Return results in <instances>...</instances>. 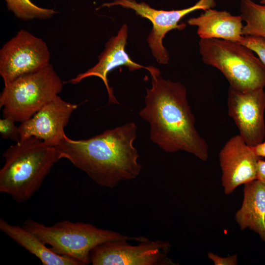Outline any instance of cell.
<instances>
[{
    "mask_svg": "<svg viewBox=\"0 0 265 265\" xmlns=\"http://www.w3.org/2000/svg\"><path fill=\"white\" fill-rule=\"evenodd\" d=\"M148 71L151 87L146 89L145 105L139 115L149 124L151 141L166 153L185 151L207 160L209 148L195 127L186 87L165 80L153 66Z\"/></svg>",
    "mask_w": 265,
    "mask_h": 265,
    "instance_id": "obj_1",
    "label": "cell"
},
{
    "mask_svg": "<svg viewBox=\"0 0 265 265\" xmlns=\"http://www.w3.org/2000/svg\"><path fill=\"white\" fill-rule=\"evenodd\" d=\"M137 136V126L131 122L88 139L66 135L54 147L60 159L69 160L100 186L113 188L141 172L140 155L133 145Z\"/></svg>",
    "mask_w": 265,
    "mask_h": 265,
    "instance_id": "obj_2",
    "label": "cell"
},
{
    "mask_svg": "<svg viewBox=\"0 0 265 265\" xmlns=\"http://www.w3.org/2000/svg\"><path fill=\"white\" fill-rule=\"evenodd\" d=\"M2 157L0 192L9 195L17 203L29 200L60 159L54 146L35 137L10 145Z\"/></svg>",
    "mask_w": 265,
    "mask_h": 265,
    "instance_id": "obj_3",
    "label": "cell"
},
{
    "mask_svg": "<svg viewBox=\"0 0 265 265\" xmlns=\"http://www.w3.org/2000/svg\"><path fill=\"white\" fill-rule=\"evenodd\" d=\"M22 226L49 245L54 253L71 259L79 265L90 263L91 252L98 245L111 240L134 238L91 223L68 220L47 226L28 218Z\"/></svg>",
    "mask_w": 265,
    "mask_h": 265,
    "instance_id": "obj_4",
    "label": "cell"
},
{
    "mask_svg": "<svg viewBox=\"0 0 265 265\" xmlns=\"http://www.w3.org/2000/svg\"><path fill=\"white\" fill-rule=\"evenodd\" d=\"M199 47L203 62L219 70L230 87L240 91L265 87V65L247 47L215 38L200 39Z\"/></svg>",
    "mask_w": 265,
    "mask_h": 265,
    "instance_id": "obj_5",
    "label": "cell"
},
{
    "mask_svg": "<svg viewBox=\"0 0 265 265\" xmlns=\"http://www.w3.org/2000/svg\"><path fill=\"white\" fill-rule=\"evenodd\" d=\"M64 82L50 64L4 85L0 95L3 117L23 122L51 102L62 91Z\"/></svg>",
    "mask_w": 265,
    "mask_h": 265,
    "instance_id": "obj_6",
    "label": "cell"
},
{
    "mask_svg": "<svg viewBox=\"0 0 265 265\" xmlns=\"http://www.w3.org/2000/svg\"><path fill=\"white\" fill-rule=\"evenodd\" d=\"M129 239L108 241L95 247L91 252L93 265H173L168 256L171 248L167 241L151 240L138 237V243Z\"/></svg>",
    "mask_w": 265,
    "mask_h": 265,
    "instance_id": "obj_7",
    "label": "cell"
},
{
    "mask_svg": "<svg viewBox=\"0 0 265 265\" xmlns=\"http://www.w3.org/2000/svg\"><path fill=\"white\" fill-rule=\"evenodd\" d=\"M215 5V0H199L189 7L167 11L153 8L144 2H138L135 0H114L103 3L97 9L120 6L132 9L137 15L148 19L153 26L147 39L152 53L158 63L166 64L169 60V53L162 43L165 34L173 29H184L186 24L178 23L186 15L196 10L213 8Z\"/></svg>",
    "mask_w": 265,
    "mask_h": 265,
    "instance_id": "obj_8",
    "label": "cell"
},
{
    "mask_svg": "<svg viewBox=\"0 0 265 265\" xmlns=\"http://www.w3.org/2000/svg\"><path fill=\"white\" fill-rule=\"evenodd\" d=\"M50 52L42 39L21 29L0 50V75L4 85L49 65Z\"/></svg>",
    "mask_w": 265,
    "mask_h": 265,
    "instance_id": "obj_9",
    "label": "cell"
},
{
    "mask_svg": "<svg viewBox=\"0 0 265 265\" xmlns=\"http://www.w3.org/2000/svg\"><path fill=\"white\" fill-rule=\"evenodd\" d=\"M228 113L233 119L239 135L249 146L264 140L265 91L264 89L240 91L229 86Z\"/></svg>",
    "mask_w": 265,
    "mask_h": 265,
    "instance_id": "obj_10",
    "label": "cell"
},
{
    "mask_svg": "<svg viewBox=\"0 0 265 265\" xmlns=\"http://www.w3.org/2000/svg\"><path fill=\"white\" fill-rule=\"evenodd\" d=\"M78 106L57 95L29 119L21 123V140L35 137L55 146L66 135L64 128Z\"/></svg>",
    "mask_w": 265,
    "mask_h": 265,
    "instance_id": "obj_11",
    "label": "cell"
},
{
    "mask_svg": "<svg viewBox=\"0 0 265 265\" xmlns=\"http://www.w3.org/2000/svg\"><path fill=\"white\" fill-rule=\"evenodd\" d=\"M260 157L237 134L231 137L219 153L224 193L229 194L241 185L257 179Z\"/></svg>",
    "mask_w": 265,
    "mask_h": 265,
    "instance_id": "obj_12",
    "label": "cell"
},
{
    "mask_svg": "<svg viewBox=\"0 0 265 265\" xmlns=\"http://www.w3.org/2000/svg\"><path fill=\"white\" fill-rule=\"evenodd\" d=\"M128 26H122L115 36L111 37L105 45L103 51L98 57V62L85 72L79 74L76 77L66 82L73 84L80 83L84 79L97 77L103 81L108 95L109 104H118L110 87L107 75L114 69L124 66L130 71L145 68L148 70L149 66H144L132 60L125 51L128 37Z\"/></svg>",
    "mask_w": 265,
    "mask_h": 265,
    "instance_id": "obj_13",
    "label": "cell"
},
{
    "mask_svg": "<svg viewBox=\"0 0 265 265\" xmlns=\"http://www.w3.org/2000/svg\"><path fill=\"white\" fill-rule=\"evenodd\" d=\"M200 15L187 20L190 26L197 27L202 39H220L239 42L242 37L243 20L240 15H233L225 10L209 8Z\"/></svg>",
    "mask_w": 265,
    "mask_h": 265,
    "instance_id": "obj_14",
    "label": "cell"
},
{
    "mask_svg": "<svg viewBox=\"0 0 265 265\" xmlns=\"http://www.w3.org/2000/svg\"><path fill=\"white\" fill-rule=\"evenodd\" d=\"M235 220L241 230L249 228L265 241V185L259 180L244 184L243 202Z\"/></svg>",
    "mask_w": 265,
    "mask_h": 265,
    "instance_id": "obj_15",
    "label": "cell"
},
{
    "mask_svg": "<svg viewBox=\"0 0 265 265\" xmlns=\"http://www.w3.org/2000/svg\"><path fill=\"white\" fill-rule=\"evenodd\" d=\"M0 230L37 257L43 265H79L76 261L54 253L34 234L23 226L12 225L1 218Z\"/></svg>",
    "mask_w": 265,
    "mask_h": 265,
    "instance_id": "obj_16",
    "label": "cell"
},
{
    "mask_svg": "<svg viewBox=\"0 0 265 265\" xmlns=\"http://www.w3.org/2000/svg\"><path fill=\"white\" fill-rule=\"evenodd\" d=\"M240 16L245 23L244 35L256 36L265 39V5L252 0H240Z\"/></svg>",
    "mask_w": 265,
    "mask_h": 265,
    "instance_id": "obj_17",
    "label": "cell"
},
{
    "mask_svg": "<svg viewBox=\"0 0 265 265\" xmlns=\"http://www.w3.org/2000/svg\"><path fill=\"white\" fill-rule=\"evenodd\" d=\"M4 0L7 9L17 18L24 21L47 20L58 13V11L54 9L39 6L30 0Z\"/></svg>",
    "mask_w": 265,
    "mask_h": 265,
    "instance_id": "obj_18",
    "label": "cell"
},
{
    "mask_svg": "<svg viewBox=\"0 0 265 265\" xmlns=\"http://www.w3.org/2000/svg\"><path fill=\"white\" fill-rule=\"evenodd\" d=\"M247 47L258 56L265 65V39L256 36L244 35L239 42Z\"/></svg>",
    "mask_w": 265,
    "mask_h": 265,
    "instance_id": "obj_19",
    "label": "cell"
},
{
    "mask_svg": "<svg viewBox=\"0 0 265 265\" xmlns=\"http://www.w3.org/2000/svg\"><path fill=\"white\" fill-rule=\"evenodd\" d=\"M15 121L9 117L0 119V133L3 139H10L15 142L21 140L19 127L15 125Z\"/></svg>",
    "mask_w": 265,
    "mask_h": 265,
    "instance_id": "obj_20",
    "label": "cell"
},
{
    "mask_svg": "<svg viewBox=\"0 0 265 265\" xmlns=\"http://www.w3.org/2000/svg\"><path fill=\"white\" fill-rule=\"evenodd\" d=\"M208 256L210 260L212 261L215 265H236L238 263L237 255L223 258L209 252L208 253Z\"/></svg>",
    "mask_w": 265,
    "mask_h": 265,
    "instance_id": "obj_21",
    "label": "cell"
},
{
    "mask_svg": "<svg viewBox=\"0 0 265 265\" xmlns=\"http://www.w3.org/2000/svg\"><path fill=\"white\" fill-rule=\"evenodd\" d=\"M257 179L265 185V160L261 159L257 163Z\"/></svg>",
    "mask_w": 265,
    "mask_h": 265,
    "instance_id": "obj_22",
    "label": "cell"
},
{
    "mask_svg": "<svg viewBox=\"0 0 265 265\" xmlns=\"http://www.w3.org/2000/svg\"><path fill=\"white\" fill-rule=\"evenodd\" d=\"M250 147L258 157L265 158V140L256 146Z\"/></svg>",
    "mask_w": 265,
    "mask_h": 265,
    "instance_id": "obj_23",
    "label": "cell"
},
{
    "mask_svg": "<svg viewBox=\"0 0 265 265\" xmlns=\"http://www.w3.org/2000/svg\"><path fill=\"white\" fill-rule=\"evenodd\" d=\"M260 4L265 5V0H260Z\"/></svg>",
    "mask_w": 265,
    "mask_h": 265,
    "instance_id": "obj_24",
    "label": "cell"
}]
</instances>
